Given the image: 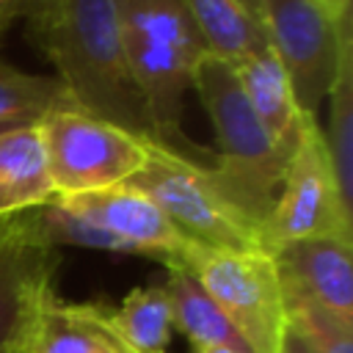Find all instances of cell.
<instances>
[{
  "mask_svg": "<svg viewBox=\"0 0 353 353\" xmlns=\"http://www.w3.org/2000/svg\"><path fill=\"white\" fill-rule=\"evenodd\" d=\"M28 33L77 110L160 141L132 85L113 0H39Z\"/></svg>",
  "mask_w": 353,
  "mask_h": 353,
  "instance_id": "cell-1",
  "label": "cell"
},
{
  "mask_svg": "<svg viewBox=\"0 0 353 353\" xmlns=\"http://www.w3.org/2000/svg\"><path fill=\"white\" fill-rule=\"evenodd\" d=\"M190 88L199 94L215 132L218 160L212 171L221 188L243 215L265 229L292 146L270 138L226 58L207 50L193 69Z\"/></svg>",
  "mask_w": 353,
  "mask_h": 353,
  "instance_id": "cell-2",
  "label": "cell"
},
{
  "mask_svg": "<svg viewBox=\"0 0 353 353\" xmlns=\"http://www.w3.org/2000/svg\"><path fill=\"white\" fill-rule=\"evenodd\" d=\"M127 182L146 193L193 245L265 251L262 229L232 204L212 165L199 163L193 154H182L160 141H146L143 165Z\"/></svg>",
  "mask_w": 353,
  "mask_h": 353,
  "instance_id": "cell-3",
  "label": "cell"
},
{
  "mask_svg": "<svg viewBox=\"0 0 353 353\" xmlns=\"http://www.w3.org/2000/svg\"><path fill=\"white\" fill-rule=\"evenodd\" d=\"M317 237L353 243V204L336 185L320 119L301 116L262 243L268 254H276L287 243Z\"/></svg>",
  "mask_w": 353,
  "mask_h": 353,
  "instance_id": "cell-4",
  "label": "cell"
},
{
  "mask_svg": "<svg viewBox=\"0 0 353 353\" xmlns=\"http://www.w3.org/2000/svg\"><path fill=\"white\" fill-rule=\"evenodd\" d=\"M347 30L350 0H262V33L290 77L301 116H320Z\"/></svg>",
  "mask_w": 353,
  "mask_h": 353,
  "instance_id": "cell-5",
  "label": "cell"
},
{
  "mask_svg": "<svg viewBox=\"0 0 353 353\" xmlns=\"http://www.w3.org/2000/svg\"><path fill=\"white\" fill-rule=\"evenodd\" d=\"M39 132L55 199L121 185L138 174L146 157V138L72 105L47 113Z\"/></svg>",
  "mask_w": 353,
  "mask_h": 353,
  "instance_id": "cell-6",
  "label": "cell"
},
{
  "mask_svg": "<svg viewBox=\"0 0 353 353\" xmlns=\"http://www.w3.org/2000/svg\"><path fill=\"white\" fill-rule=\"evenodd\" d=\"M179 268L193 273L254 353H279L287 309L273 254L193 245Z\"/></svg>",
  "mask_w": 353,
  "mask_h": 353,
  "instance_id": "cell-7",
  "label": "cell"
},
{
  "mask_svg": "<svg viewBox=\"0 0 353 353\" xmlns=\"http://www.w3.org/2000/svg\"><path fill=\"white\" fill-rule=\"evenodd\" d=\"M58 248L33 226L30 210L0 218V353H19L41 306L55 295Z\"/></svg>",
  "mask_w": 353,
  "mask_h": 353,
  "instance_id": "cell-8",
  "label": "cell"
},
{
  "mask_svg": "<svg viewBox=\"0 0 353 353\" xmlns=\"http://www.w3.org/2000/svg\"><path fill=\"white\" fill-rule=\"evenodd\" d=\"M55 204L110 234L124 254H141L165 268H179L193 251V243L174 229L165 212L130 182L77 196H58Z\"/></svg>",
  "mask_w": 353,
  "mask_h": 353,
  "instance_id": "cell-9",
  "label": "cell"
},
{
  "mask_svg": "<svg viewBox=\"0 0 353 353\" xmlns=\"http://www.w3.org/2000/svg\"><path fill=\"white\" fill-rule=\"evenodd\" d=\"M353 243L334 237L287 243L273 254L281 295L312 301L353 323Z\"/></svg>",
  "mask_w": 353,
  "mask_h": 353,
  "instance_id": "cell-10",
  "label": "cell"
},
{
  "mask_svg": "<svg viewBox=\"0 0 353 353\" xmlns=\"http://www.w3.org/2000/svg\"><path fill=\"white\" fill-rule=\"evenodd\" d=\"M19 353H130L108 320L105 301H63L41 306Z\"/></svg>",
  "mask_w": 353,
  "mask_h": 353,
  "instance_id": "cell-11",
  "label": "cell"
},
{
  "mask_svg": "<svg viewBox=\"0 0 353 353\" xmlns=\"http://www.w3.org/2000/svg\"><path fill=\"white\" fill-rule=\"evenodd\" d=\"M55 199L39 124L0 130V218H11Z\"/></svg>",
  "mask_w": 353,
  "mask_h": 353,
  "instance_id": "cell-12",
  "label": "cell"
},
{
  "mask_svg": "<svg viewBox=\"0 0 353 353\" xmlns=\"http://www.w3.org/2000/svg\"><path fill=\"white\" fill-rule=\"evenodd\" d=\"M232 69H234V77H237L251 110L265 124L270 138L276 143L292 146L295 135H298L301 113H298V105L292 97L290 77H287L284 66L279 63L276 52L270 50V44L265 41L256 50H251L248 55L232 61Z\"/></svg>",
  "mask_w": 353,
  "mask_h": 353,
  "instance_id": "cell-13",
  "label": "cell"
},
{
  "mask_svg": "<svg viewBox=\"0 0 353 353\" xmlns=\"http://www.w3.org/2000/svg\"><path fill=\"white\" fill-rule=\"evenodd\" d=\"M163 287L171 301V323L190 339V345H221L234 353H254L190 270L168 268V279L163 281Z\"/></svg>",
  "mask_w": 353,
  "mask_h": 353,
  "instance_id": "cell-14",
  "label": "cell"
},
{
  "mask_svg": "<svg viewBox=\"0 0 353 353\" xmlns=\"http://www.w3.org/2000/svg\"><path fill=\"white\" fill-rule=\"evenodd\" d=\"M108 320L130 353H165L171 342V301L163 284L135 287L119 306L108 303Z\"/></svg>",
  "mask_w": 353,
  "mask_h": 353,
  "instance_id": "cell-15",
  "label": "cell"
},
{
  "mask_svg": "<svg viewBox=\"0 0 353 353\" xmlns=\"http://www.w3.org/2000/svg\"><path fill=\"white\" fill-rule=\"evenodd\" d=\"M328 124L323 130L336 185L347 204H353V30L342 36L336 74L328 88Z\"/></svg>",
  "mask_w": 353,
  "mask_h": 353,
  "instance_id": "cell-16",
  "label": "cell"
},
{
  "mask_svg": "<svg viewBox=\"0 0 353 353\" xmlns=\"http://www.w3.org/2000/svg\"><path fill=\"white\" fill-rule=\"evenodd\" d=\"M196 22L210 52L229 63L265 44L262 28L234 0H179Z\"/></svg>",
  "mask_w": 353,
  "mask_h": 353,
  "instance_id": "cell-17",
  "label": "cell"
},
{
  "mask_svg": "<svg viewBox=\"0 0 353 353\" xmlns=\"http://www.w3.org/2000/svg\"><path fill=\"white\" fill-rule=\"evenodd\" d=\"M66 105L69 94L55 74H30L0 58V127L39 124Z\"/></svg>",
  "mask_w": 353,
  "mask_h": 353,
  "instance_id": "cell-18",
  "label": "cell"
},
{
  "mask_svg": "<svg viewBox=\"0 0 353 353\" xmlns=\"http://www.w3.org/2000/svg\"><path fill=\"white\" fill-rule=\"evenodd\" d=\"M284 309L287 323L303 336L312 353H353V323L303 298H284Z\"/></svg>",
  "mask_w": 353,
  "mask_h": 353,
  "instance_id": "cell-19",
  "label": "cell"
},
{
  "mask_svg": "<svg viewBox=\"0 0 353 353\" xmlns=\"http://www.w3.org/2000/svg\"><path fill=\"white\" fill-rule=\"evenodd\" d=\"M39 0H0V36L22 17L30 19V14L36 11Z\"/></svg>",
  "mask_w": 353,
  "mask_h": 353,
  "instance_id": "cell-20",
  "label": "cell"
},
{
  "mask_svg": "<svg viewBox=\"0 0 353 353\" xmlns=\"http://www.w3.org/2000/svg\"><path fill=\"white\" fill-rule=\"evenodd\" d=\"M279 353H312V347L303 342V336L287 323L284 334H281V342H279Z\"/></svg>",
  "mask_w": 353,
  "mask_h": 353,
  "instance_id": "cell-21",
  "label": "cell"
},
{
  "mask_svg": "<svg viewBox=\"0 0 353 353\" xmlns=\"http://www.w3.org/2000/svg\"><path fill=\"white\" fill-rule=\"evenodd\" d=\"M234 3H237V6H240V8H243L259 28H262V0H234Z\"/></svg>",
  "mask_w": 353,
  "mask_h": 353,
  "instance_id": "cell-22",
  "label": "cell"
},
{
  "mask_svg": "<svg viewBox=\"0 0 353 353\" xmlns=\"http://www.w3.org/2000/svg\"><path fill=\"white\" fill-rule=\"evenodd\" d=\"M193 353H234V350L221 347V345H193Z\"/></svg>",
  "mask_w": 353,
  "mask_h": 353,
  "instance_id": "cell-23",
  "label": "cell"
},
{
  "mask_svg": "<svg viewBox=\"0 0 353 353\" xmlns=\"http://www.w3.org/2000/svg\"><path fill=\"white\" fill-rule=\"evenodd\" d=\"M328 3H342V0H328Z\"/></svg>",
  "mask_w": 353,
  "mask_h": 353,
  "instance_id": "cell-24",
  "label": "cell"
},
{
  "mask_svg": "<svg viewBox=\"0 0 353 353\" xmlns=\"http://www.w3.org/2000/svg\"><path fill=\"white\" fill-rule=\"evenodd\" d=\"M0 130H6V127H0Z\"/></svg>",
  "mask_w": 353,
  "mask_h": 353,
  "instance_id": "cell-25",
  "label": "cell"
}]
</instances>
